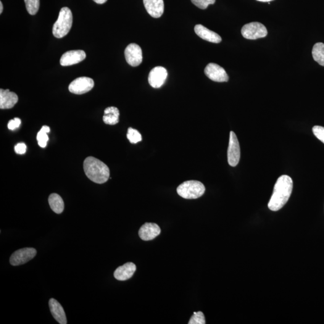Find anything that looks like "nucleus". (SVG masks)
<instances>
[{"mask_svg": "<svg viewBox=\"0 0 324 324\" xmlns=\"http://www.w3.org/2000/svg\"><path fill=\"white\" fill-rule=\"evenodd\" d=\"M240 159V147L236 133L231 131L228 149V161L231 167H235Z\"/></svg>", "mask_w": 324, "mask_h": 324, "instance_id": "obj_6", "label": "nucleus"}, {"mask_svg": "<svg viewBox=\"0 0 324 324\" xmlns=\"http://www.w3.org/2000/svg\"><path fill=\"white\" fill-rule=\"evenodd\" d=\"M37 250L34 248L21 249L15 251L10 258V263L13 266L24 264L36 257Z\"/></svg>", "mask_w": 324, "mask_h": 324, "instance_id": "obj_7", "label": "nucleus"}, {"mask_svg": "<svg viewBox=\"0 0 324 324\" xmlns=\"http://www.w3.org/2000/svg\"><path fill=\"white\" fill-rule=\"evenodd\" d=\"M50 207L57 214H61L65 209V203L62 197L57 194H50L48 198Z\"/></svg>", "mask_w": 324, "mask_h": 324, "instance_id": "obj_20", "label": "nucleus"}, {"mask_svg": "<svg viewBox=\"0 0 324 324\" xmlns=\"http://www.w3.org/2000/svg\"><path fill=\"white\" fill-rule=\"evenodd\" d=\"M86 58V52L83 50H73L65 52L60 59V65L62 66H68L83 62Z\"/></svg>", "mask_w": 324, "mask_h": 324, "instance_id": "obj_12", "label": "nucleus"}, {"mask_svg": "<svg viewBox=\"0 0 324 324\" xmlns=\"http://www.w3.org/2000/svg\"><path fill=\"white\" fill-rule=\"evenodd\" d=\"M293 189V181L290 176L283 175L278 179L274 188L268 207L273 212H277L288 201Z\"/></svg>", "mask_w": 324, "mask_h": 324, "instance_id": "obj_1", "label": "nucleus"}, {"mask_svg": "<svg viewBox=\"0 0 324 324\" xmlns=\"http://www.w3.org/2000/svg\"><path fill=\"white\" fill-rule=\"evenodd\" d=\"M145 8L152 18H159L164 12L163 0H143Z\"/></svg>", "mask_w": 324, "mask_h": 324, "instance_id": "obj_14", "label": "nucleus"}, {"mask_svg": "<svg viewBox=\"0 0 324 324\" xmlns=\"http://www.w3.org/2000/svg\"><path fill=\"white\" fill-rule=\"evenodd\" d=\"M192 3L201 9H206L209 5L215 3L216 0H191Z\"/></svg>", "mask_w": 324, "mask_h": 324, "instance_id": "obj_26", "label": "nucleus"}, {"mask_svg": "<svg viewBox=\"0 0 324 324\" xmlns=\"http://www.w3.org/2000/svg\"><path fill=\"white\" fill-rule=\"evenodd\" d=\"M127 138L131 144H137L142 139L139 131L131 128L128 129Z\"/></svg>", "mask_w": 324, "mask_h": 324, "instance_id": "obj_24", "label": "nucleus"}, {"mask_svg": "<svg viewBox=\"0 0 324 324\" xmlns=\"http://www.w3.org/2000/svg\"><path fill=\"white\" fill-rule=\"evenodd\" d=\"M161 233V230L157 224L146 223L139 231V236L144 241L152 240Z\"/></svg>", "mask_w": 324, "mask_h": 324, "instance_id": "obj_13", "label": "nucleus"}, {"mask_svg": "<svg viewBox=\"0 0 324 324\" xmlns=\"http://www.w3.org/2000/svg\"><path fill=\"white\" fill-rule=\"evenodd\" d=\"M167 77L168 72L165 68L155 67L149 73V83L152 87L159 88L165 84Z\"/></svg>", "mask_w": 324, "mask_h": 324, "instance_id": "obj_11", "label": "nucleus"}, {"mask_svg": "<svg viewBox=\"0 0 324 324\" xmlns=\"http://www.w3.org/2000/svg\"><path fill=\"white\" fill-rule=\"evenodd\" d=\"M313 134L324 144V128L323 126H315L312 129Z\"/></svg>", "mask_w": 324, "mask_h": 324, "instance_id": "obj_27", "label": "nucleus"}, {"mask_svg": "<svg viewBox=\"0 0 324 324\" xmlns=\"http://www.w3.org/2000/svg\"><path fill=\"white\" fill-rule=\"evenodd\" d=\"M2 10H3V6L1 1H0V14H2Z\"/></svg>", "mask_w": 324, "mask_h": 324, "instance_id": "obj_31", "label": "nucleus"}, {"mask_svg": "<svg viewBox=\"0 0 324 324\" xmlns=\"http://www.w3.org/2000/svg\"><path fill=\"white\" fill-rule=\"evenodd\" d=\"M136 270V267L135 263H126L116 269L114 273V278L118 281H127L132 277Z\"/></svg>", "mask_w": 324, "mask_h": 324, "instance_id": "obj_16", "label": "nucleus"}, {"mask_svg": "<svg viewBox=\"0 0 324 324\" xmlns=\"http://www.w3.org/2000/svg\"><path fill=\"white\" fill-rule=\"evenodd\" d=\"M204 73L205 75L213 81L225 83L229 81V76L225 70L215 63H210L205 68Z\"/></svg>", "mask_w": 324, "mask_h": 324, "instance_id": "obj_9", "label": "nucleus"}, {"mask_svg": "<svg viewBox=\"0 0 324 324\" xmlns=\"http://www.w3.org/2000/svg\"><path fill=\"white\" fill-rule=\"evenodd\" d=\"M176 191L184 199H194L201 197L205 193V188L199 181L189 180L181 184Z\"/></svg>", "mask_w": 324, "mask_h": 324, "instance_id": "obj_4", "label": "nucleus"}, {"mask_svg": "<svg viewBox=\"0 0 324 324\" xmlns=\"http://www.w3.org/2000/svg\"><path fill=\"white\" fill-rule=\"evenodd\" d=\"M125 55L126 62L133 67L140 65L143 59L141 47L136 43H131L126 47Z\"/></svg>", "mask_w": 324, "mask_h": 324, "instance_id": "obj_10", "label": "nucleus"}, {"mask_svg": "<svg viewBox=\"0 0 324 324\" xmlns=\"http://www.w3.org/2000/svg\"><path fill=\"white\" fill-rule=\"evenodd\" d=\"M94 81L88 77H80L73 81L68 86V90L75 94L88 93L94 87Z\"/></svg>", "mask_w": 324, "mask_h": 324, "instance_id": "obj_8", "label": "nucleus"}, {"mask_svg": "<svg viewBox=\"0 0 324 324\" xmlns=\"http://www.w3.org/2000/svg\"><path fill=\"white\" fill-rule=\"evenodd\" d=\"M72 23L73 15L70 9L67 7H63L52 28L53 35L57 38L66 36L72 28Z\"/></svg>", "mask_w": 324, "mask_h": 324, "instance_id": "obj_3", "label": "nucleus"}, {"mask_svg": "<svg viewBox=\"0 0 324 324\" xmlns=\"http://www.w3.org/2000/svg\"><path fill=\"white\" fill-rule=\"evenodd\" d=\"M205 316L202 312H194L190 320L189 324H205Z\"/></svg>", "mask_w": 324, "mask_h": 324, "instance_id": "obj_25", "label": "nucleus"}, {"mask_svg": "<svg viewBox=\"0 0 324 324\" xmlns=\"http://www.w3.org/2000/svg\"><path fill=\"white\" fill-rule=\"evenodd\" d=\"M49 305L50 311L55 320L60 324H66L67 323L66 316L64 309L60 302L54 299H51L49 300Z\"/></svg>", "mask_w": 324, "mask_h": 324, "instance_id": "obj_18", "label": "nucleus"}, {"mask_svg": "<svg viewBox=\"0 0 324 324\" xmlns=\"http://www.w3.org/2000/svg\"><path fill=\"white\" fill-rule=\"evenodd\" d=\"M258 1H261V2H270L271 1H273V0H257Z\"/></svg>", "mask_w": 324, "mask_h": 324, "instance_id": "obj_32", "label": "nucleus"}, {"mask_svg": "<svg viewBox=\"0 0 324 324\" xmlns=\"http://www.w3.org/2000/svg\"><path fill=\"white\" fill-rule=\"evenodd\" d=\"M120 111L117 108L108 107L105 109L103 120L105 124L109 125H115L119 122Z\"/></svg>", "mask_w": 324, "mask_h": 324, "instance_id": "obj_19", "label": "nucleus"}, {"mask_svg": "<svg viewBox=\"0 0 324 324\" xmlns=\"http://www.w3.org/2000/svg\"><path fill=\"white\" fill-rule=\"evenodd\" d=\"M21 124V119L19 118H15L14 119L9 121L7 125V127L9 130H14L15 129L20 128Z\"/></svg>", "mask_w": 324, "mask_h": 324, "instance_id": "obj_28", "label": "nucleus"}, {"mask_svg": "<svg viewBox=\"0 0 324 324\" xmlns=\"http://www.w3.org/2000/svg\"><path fill=\"white\" fill-rule=\"evenodd\" d=\"M50 131L48 126H44L42 128L37 135V140L38 141L39 146L42 148H44L47 146V142L49 141V137L47 133Z\"/></svg>", "mask_w": 324, "mask_h": 324, "instance_id": "obj_22", "label": "nucleus"}, {"mask_svg": "<svg viewBox=\"0 0 324 324\" xmlns=\"http://www.w3.org/2000/svg\"><path fill=\"white\" fill-rule=\"evenodd\" d=\"M194 31L197 36L208 42L212 43H218L222 42V38L218 34L211 31L209 29L201 24L196 25L194 28Z\"/></svg>", "mask_w": 324, "mask_h": 324, "instance_id": "obj_17", "label": "nucleus"}, {"mask_svg": "<svg viewBox=\"0 0 324 324\" xmlns=\"http://www.w3.org/2000/svg\"><path fill=\"white\" fill-rule=\"evenodd\" d=\"M16 153L18 154H23L27 151V146L24 143H19L15 147Z\"/></svg>", "mask_w": 324, "mask_h": 324, "instance_id": "obj_29", "label": "nucleus"}, {"mask_svg": "<svg viewBox=\"0 0 324 324\" xmlns=\"http://www.w3.org/2000/svg\"><path fill=\"white\" fill-rule=\"evenodd\" d=\"M24 1L29 14L36 15L40 7V0H24Z\"/></svg>", "mask_w": 324, "mask_h": 324, "instance_id": "obj_23", "label": "nucleus"}, {"mask_svg": "<svg viewBox=\"0 0 324 324\" xmlns=\"http://www.w3.org/2000/svg\"><path fill=\"white\" fill-rule=\"evenodd\" d=\"M312 53L313 60L319 65L324 66V43L319 42L315 44Z\"/></svg>", "mask_w": 324, "mask_h": 324, "instance_id": "obj_21", "label": "nucleus"}, {"mask_svg": "<svg viewBox=\"0 0 324 324\" xmlns=\"http://www.w3.org/2000/svg\"><path fill=\"white\" fill-rule=\"evenodd\" d=\"M93 1L97 4H102L105 3L107 0H93Z\"/></svg>", "mask_w": 324, "mask_h": 324, "instance_id": "obj_30", "label": "nucleus"}, {"mask_svg": "<svg viewBox=\"0 0 324 324\" xmlns=\"http://www.w3.org/2000/svg\"><path fill=\"white\" fill-rule=\"evenodd\" d=\"M18 97L9 89H0V108L1 109H11L17 104Z\"/></svg>", "mask_w": 324, "mask_h": 324, "instance_id": "obj_15", "label": "nucleus"}, {"mask_svg": "<svg viewBox=\"0 0 324 324\" xmlns=\"http://www.w3.org/2000/svg\"><path fill=\"white\" fill-rule=\"evenodd\" d=\"M268 31L267 28L262 23L253 22L244 25L241 29V34L245 39L249 40L265 38L267 36Z\"/></svg>", "mask_w": 324, "mask_h": 324, "instance_id": "obj_5", "label": "nucleus"}, {"mask_svg": "<svg viewBox=\"0 0 324 324\" xmlns=\"http://www.w3.org/2000/svg\"><path fill=\"white\" fill-rule=\"evenodd\" d=\"M84 170L89 180L97 184L106 183L109 178L108 166L94 157H86L84 162Z\"/></svg>", "mask_w": 324, "mask_h": 324, "instance_id": "obj_2", "label": "nucleus"}]
</instances>
